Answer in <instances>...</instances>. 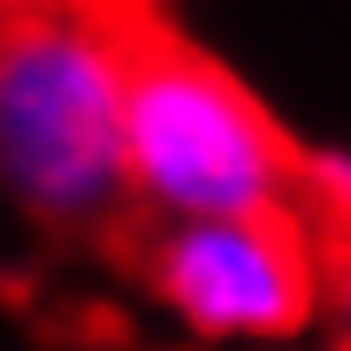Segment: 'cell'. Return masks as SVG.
Masks as SVG:
<instances>
[{
  "label": "cell",
  "instance_id": "cell-4",
  "mask_svg": "<svg viewBox=\"0 0 351 351\" xmlns=\"http://www.w3.org/2000/svg\"><path fill=\"white\" fill-rule=\"evenodd\" d=\"M298 206L328 237V252H351V153H306V184Z\"/></svg>",
  "mask_w": 351,
  "mask_h": 351
},
{
  "label": "cell",
  "instance_id": "cell-3",
  "mask_svg": "<svg viewBox=\"0 0 351 351\" xmlns=\"http://www.w3.org/2000/svg\"><path fill=\"white\" fill-rule=\"evenodd\" d=\"M145 298L199 343H298L328 313V237L306 206L138 237Z\"/></svg>",
  "mask_w": 351,
  "mask_h": 351
},
{
  "label": "cell",
  "instance_id": "cell-2",
  "mask_svg": "<svg viewBox=\"0 0 351 351\" xmlns=\"http://www.w3.org/2000/svg\"><path fill=\"white\" fill-rule=\"evenodd\" d=\"M123 160L130 206L145 229L176 221H245L298 206L306 153L267 114V99L214 62L206 46L138 16L130 38V99H123Z\"/></svg>",
  "mask_w": 351,
  "mask_h": 351
},
{
  "label": "cell",
  "instance_id": "cell-5",
  "mask_svg": "<svg viewBox=\"0 0 351 351\" xmlns=\"http://www.w3.org/2000/svg\"><path fill=\"white\" fill-rule=\"evenodd\" d=\"M328 351H351V252H328Z\"/></svg>",
  "mask_w": 351,
  "mask_h": 351
},
{
  "label": "cell",
  "instance_id": "cell-1",
  "mask_svg": "<svg viewBox=\"0 0 351 351\" xmlns=\"http://www.w3.org/2000/svg\"><path fill=\"white\" fill-rule=\"evenodd\" d=\"M130 8H0V191L53 237L138 214L123 160Z\"/></svg>",
  "mask_w": 351,
  "mask_h": 351
}]
</instances>
